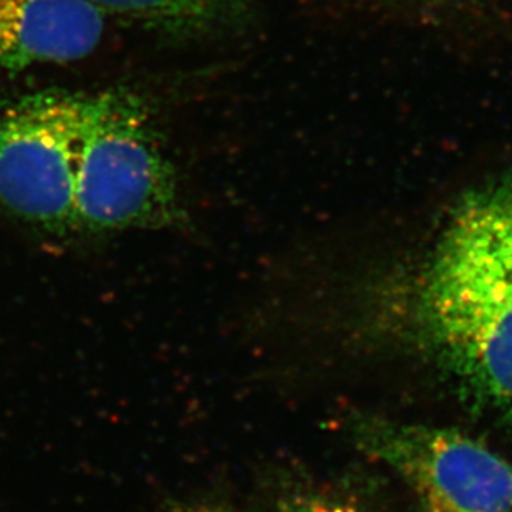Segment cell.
<instances>
[{"label":"cell","mask_w":512,"mask_h":512,"mask_svg":"<svg viewBox=\"0 0 512 512\" xmlns=\"http://www.w3.org/2000/svg\"><path fill=\"white\" fill-rule=\"evenodd\" d=\"M418 315L443 365L512 423V178L461 199L421 279Z\"/></svg>","instance_id":"cell-1"},{"label":"cell","mask_w":512,"mask_h":512,"mask_svg":"<svg viewBox=\"0 0 512 512\" xmlns=\"http://www.w3.org/2000/svg\"><path fill=\"white\" fill-rule=\"evenodd\" d=\"M75 223L88 234L186 223L178 174L148 108L130 93L78 95Z\"/></svg>","instance_id":"cell-2"},{"label":"cell","mask_w":512,"mask_h":512,"mask_svg":"<svg viewBox=\"0 0 512 512\" xmlns=\"http://www.w3.org/2000/svg\"><path fill=\"white\" fill-rule=\"evenodd\" d=\"M78 95L40 92L0 103V211L67 237L75 223Z\"/></svg>","instance_id":"cell-3"},{"label":"cell","mask_w":512,"mask_h":512,"mask_svg":"<svg viewBox=\"0 0 512 512\" xmlns=\"http://www.w3.org/2000/svg\"><path fill=\"white\" fill-rule=\"evenodd\" d=\"M363 443L392 466L425 512H512V466L468 436L428 426L368 425Z\"/></svg>","instance_id":"cell-4"},{"label":"cell","mask_w":512,"mask_h":512,"mask_svg":"<svg viewBox=\"0 0 512 512\" xmlns=\"http://www.w3.org/2000/svg\"><path fill=\"white\" fill-rule=\"evenodd\" d=\"M105 19L90 0H0V72L88 57L102 42Z\"/></svg>","instance_id":"cell-5"},{"label":"cell","mask_w":512,"mask_h":512,"mask_svg":"<svg viewBox=\"0 0 512 512\" xmlns=\"http://www.w3.org/2000/svg\"><path fill=\"white\" fill-rule=\"evenodd\" d=\"M105 15H118L170 34H196L223 22L237 0H90Z\"/></svg>","instance_id":"cell-6"},{"label":"cell","mask_w":512,"mask_h":512,"mask_svg":"<svg viewBox=\"0 0 512 512\" xmlns=\"http://www.w3.org/2000/svg\"><path fill=\"white\" fill-rule=\"evenodd\" d=\"M387 2H393V4H405L415 5V7H421V9H438V7H450V5H458L463 0H387Z\"/></svg>","instance_id":"cell-7"},{"label":"cell","mask_w":512,"mask_h":512,"mask_svg":"<svg viewBox=\"0 0 512 512\" xmlns=\"http://www.w3.org/2000/svg\"><path fill=\"white\" fill-rule=\"evenodd\" d=\"M179 512H228L214 506H191V508L181 509Z\"/></svg>","instance_id":"cell-8"}]
</instances>
